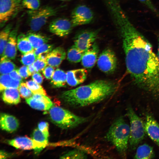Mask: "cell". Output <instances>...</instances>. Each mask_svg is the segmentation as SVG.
<instances>
[{
	"instance_id": "obj_28",
	"label": "cell",
	"mask_w": 159,
	"mask_h": 159,
	"mask_svg": "<svg viewBox=\"0 0 159 159\" xmlns=\"http://www.w3.org/2000/svg\"><path fill=\"white\" fill-rule=\"evenodd\" d=\"M84 53L73 45L67 51V59L71 62H79L81 61Z\"/></svg>"
},
{
	"instance_id": "obj_8",
	"label": "cell",
	"mask_w": 159,
	"mask_h": 159,
	"mask_svg": "<svg viewBox=\"0 0 159 159\" xmlns=\"http://www.w3.org/2000/svg\"><path fill=\"white\" fill-rule=\"evenodd\" d=\"M97 63L98 68L103 72L107 74L113 73L117 65L115 52L110 48L105 49L98 57Z\"/></svg>"
},
{
	"instance_id": "obj_46",
	"label": "cell",
	"mask_w": 159,
	"mask_h": 159,
	"mask_svg": "<svg viewBox=\"0 0 159 159\" xmlns=\"http://www.w3.org/2000/svg\"><path fill=\"white\" fill-rule=\"evenodd\" d=\"M59 0L60 1H70V0Z\"/></svg>"
},
{
	"instance_id": "obj_15",
	"label": "cell",
	"mask_w": 159,
	"mask_h": 159,
	"mask_svg": "<svg viewBox=\"0 0 159 159\" xmlns=\"http://www.w3.org/2000/svg\"><path fill=\"white\" fill-rule=\"evenodd\" d=\"M99 52L98 46L95 42L83 54L81 60L83 67L88 69L92 68L97 61Z\"/></svg>"
},
{
	"instance_id": "obj_24",
	"label": "cell",
	"mask_w": 159,
	"mask_h": 159,
	"mask_svg": "<svg viewBox=\"0 0 159 159\" xmlns=\"http://www.w3.org/2000/svg\"><path fill=\"white\" fill-rule=\"evenodd\" d=\"M17 47L23 54L34 51L32 45L27 35L21 33L17 37Z\"/></svg>"
},
{
	"instance_id": "obj_32",
	"label": "cell",
	"mask_w": 159,
	"mask_h": 159,
	"mask_svg": "<svg viewBox=\"0 0 159 159\" xmlns=\"http://www.w3.org/2000/svg\"><path fill=\"white\" fill-rule=\"evenodd\" d=\"M54 47L53 44L45 43L34 49V53L36 57L41 54H47L53 49Z\"/></svg>"
},
{
	"instance_id": "obj_42",
	"label": "cell",
	"mask_w": 159,
	"mask_h": 159,
	"mask_svg": "<svg viewBox=\"0 0 159 159\" xmlns=\"http://www.w3.org/2000/svg\"><path fill=\"white\" fill-rule=\"evenodd\" d=\"M9 74L13 79L21 82H22L23 78L19 74L17 69H15L12 71Z\"/></svg>"
},
{
	"instance_id": "obj_5",
	"label": "cell",
	"mask_w": 159,
	"mask_h": 159,
	"mask_svg": "<svg viewBox=\"0 0 159 159\" xmlns=\"http://www.w3.org/2000/svg\"><path fill=\"white\" fill-rule=\"evenodd\" d=\"M61 7L46 6L27 11L29 26L32 32L39 30L51 17L56 15Z\"/></svg>"
},
{
	"instance_id": "obj_40",
	"label": "cell",
	"mask_w": 159,
	"mask_h": 159,
	"mask_svg": "<svg viewBox=\"0 0 159 159\" xmlns=\"http://www.w3.org/2000/svg\"><path fill=\"white\" fill-rule=\"evenodd\" d=\"M17 70L23 79H26L29 76L28 72L27 66L26 65L21 67Z\"/></svg>"
},
{
	"instance_id": "obj_35",
	"label": "cell",
	"mask_w": 159,
	"mask_h": 159,
	"mask_svg": "<svg viewBox=\"0 0 159 159\" xmlns=\"http://www.w3.org/2000/svg\"><path fill=\"white\" fill-rule=\"evenodd\" d=\"M18 89L21 97L26 99L32 97L34 94L24 83L21 82Z\"/></svg>"
},
{
	"instance_id": "obj_17",
	"label": "cell",
	"mask_w": 159,
	"mask_h": 159,
	"mask_svg": "<svg viewBox=\"0 0 159 159\" xmlns=\"http://www.w3.org/2000/svg\"><path fill=\"white\" fill-rule=\"evenodd\" d=\"M66 56V53L64 49L61 47H58L47 54L46 60L49 65L57 67L65 59Z\"/></svg>"
},
{
	"instance_id": "obj_20",
	"label": "cell",
	"mask_w": 159,
	"mask_h": 159,
	"mask_svg": "<svg viewBox=\"0 0 159 159\" xmlns=\"http://www.w3.org/2000/svg\"><path fill=\"white\" fill-rule=\"evenodd\" d=\"M7 143L17 149L29 150L33 149L32 139L26 136L20 137L7 140Z\"/></svg>"
},
{
	"instance_id": "obj_2",
	"label": "cell",
	"mask_w": 159,
	"mask_h": 159,
	"mask_svg": "<svg viewBox=\"0 0 159 159\" xmlns=\"http://www.w3.org/2000/svg\"><path fill=\"white\" fill-rule=\"evenodd\" d=\"M115 82L97 80L87 85L63 92L59 96L64 103L78 108L87 106L104 100L112 95L118 88Z\"/></svg>"
},
{
	"instance_id": "obj_1",
	"label": "cell",
	"mask_w": 159,
	"mask_h": 159,
	"mask_svg": "<svg viewBox=\"0 0 159 159\" xmlns=\"http://www.w3.org/2000/svg\"><path fill=\"white\" fill-rule=\"evenodd\" d=\"M121 38L127 72L139 87L159 96V60L152 45L137 30Z\"/></svg>"
},
{
	"instance_id": "obj_30",
	"label": "cell",
	"mask_w": 159,
	"mask_h": 159,
	"mask_svg": "<svg viewBox=\"0 0 159 159\" xmlns=\"http://www.w3.org/2000/svg\"><path fill=\"white\" fill-rule=\"evenodd\" d=\"M62 159H85L87 158L85 152L79 149H74L67 152L62 155Z\"/></svg>"
},
{
	"instance_id": "obj_45",
	"label": "cell",
	"mask_w": 159,
	"mask_h": 159,
	"mask_svg": "<svg viewBox=\"0 0 159 159\" xmlns=\"http://www.w3.org/2000/svg\"><path fill=\"white\" fill-rule=\"evenodd\" d=\"M158 50L157 52V56L158 58V59L159 60V34L158 36Z\"/></svg>"
},
{
	"instance_id": "obj_31",
	"label": "cell",
	"mask_w": 159,
	"mask_h": 159,
	"mask_svg": "<svg viewBox=\"0 0 159 159\" xmlns=\"http://www.w3.org/2000/svg\"><path fill=\"white\" fill-rule=\"evenodd\" d=\"M28 88L32 92L33 94H42L44 95H47L46 92L44 88L33 80L27 81L26 83Z\"/></svg>"
},
{
	"instance_id": "obj_7",
	"label": "cell",
	"mask_w": 159,
	"mask_h": 159,
	"mask_svg": "<svg viewBox=\"0 0 159 159\" xmlns=\"http://www.w3.org/2000/svg\"><path fill=\"white\" fill-rule=\"evenodd\" d=\"M22 0H0V25L3 27L22 6Z\"/></svg>"
},
{
	"instance_id": "obj_38",
	"label": "cell",
	"mask_w": 159,
	"mask_h": 159,
	"mask_svg": "<svg viewBox=\"0 0 159 159\" xmlns=\"http://www.w3.org/2000/svg\"><path fill=\"white\" fill-rule=\"evenodd\" d=\"M55 70L54 67L49 65L46 67L42 71L45 77L47 79H52Z\"/></svg>"
},
{
	"instance_id": "obj_39",
	"label": "cell",
	"mask_w": 159,
	"mask_h": 159,
	"mask_svg": "<svg viewBox=\"0 0 159 159\" xmlns=\"http://www.w3.org/2000/svg\"><path fill=\"white\" fill-rule=\"evenodd\" d=\"M48 123L46 122H40L38 125V128L46 136H49Z\"/></svg>"
},
{
	"instance_id": "obj_18",
	"label": "cell",
	"mask_w": 159,
	"mask_h": 159,
	"mask_svg": "<svg viewBox=\"0 0 159 159\" xmlns=\"http://www.w3.org/2000/svg\"><path fill=\"white\" fill-rule=\"evenodd\" d=\"M0 124L2 130L11 132L18 129L19 124L18 120L14 116L2 113L0 115Z\"/></svg>"
},
{
	"instance_id": "obj_26",
	"label": "cell",
	"mask_w": 159,
	"mask_h": 159,
	"mask_svg": "<svg viewBox=\"0 0 159 159\" xmlns=\"http://www.w3.org/2000/svg\"><path fill=\"white\" fill-rule=\"evenodd\" d=\"M21 82L12 78L8 74H1L0 77V91L2 92L8 88H18Z\"/></svg>"
},
{
	"instance_id": "obj_34",
	"label": "cell",
	"mask_w": 159,
	"mask_h": 159,
	"mask_svg": "<svg viewBox=\"0 0 159 159\" xmlns=\"http://www.w3.org/2000/svg\"><path fill=\"white\" fill-rule=\"evenodd\" d=\"M22 6L30 10H36L40 7V0H22Z\"/></svg>"
},
{
	"instance_id": "obj_36",
	"label": "cell",
	"mask_w": 159,
	"mask_h": 159,
	"mask_svg": "<svg viewBox=\"0 0 159 159\" xmlns=\"http://www.w3.org/2000/svg\"><path fill=\"white\" fill-rule=\"evenodd\" d=\"M33 64L36 69V72H39L42 71L48 64L46 61L37 58Z\"/></svg>"
},
{
	"instance_id": "obj_9",
	"label": "cell",
	"mask_w": 159,
	"mask_h": 159,
	"mask_svg": "<svg viewBox=\"0 0 159 159\" xmlns=\"http://www.w3.org/2000/svg\"><path fill=\"white\" fill-rule=\"evenodd\" d=\"M100 29L82 30L77 34L74 38V45L84 52L93 45L100 32Z\"/></svg>"
},
{
	"instance_id": "obj_13",
	"label": "cell",
	"mask_w": 159,
	"mask_h": 159,
	"mask_svg": "<svg viewBox=\"0 0 159 159\" xmlns=\"http://www.w3.org/2000/svg\"><path fill=\"white\" fill-rule=\"evenodd\" d=\"M26 101L31 107L40 110H48L53 106L50 99L42 94H34L32 97L26 99Z\"/></svg>"
},
{
	"instance_id": "obj_25",
	"label": "cell",
	"mask_w": 159,
	"mask_h": 159,
	"mask_svg": "<svg viewBox=\"0 0 159 159\" xmlns=\"http://www.w3.org/2000/svg\"><path fill=\"white\" fill-rule=\"evenodd\" d=\"M154 156V152L153 148L150 145L145 143L138 147L134 158L149 159L153 158Z\"/></svg>"
},
{
	"instance_id": "obj_27",
	"label": "cell",
	"mask_w": 159,
	"mask_h": 159,
	"mask_svg": "<svg viewBox=\"0 0 159 159\" xmlns=\"http://www.w3.org/2000/svg\"><path fill=\"white\" fill-rule=\"evenodd\" d=\"M13 25L9 23L4 27L0 33V54L3 55L6 47L10 33L13 29Z\"/></svg>"
},
{
	"instance_id": "obj_10",
	"label": "cell",
	"mask_w": 159,
	"mask_h": 159,
	"mask_svg": "<svg viewBox=\"0 0 159 159\" xmlns=\"http://www.w3.org/2000/svg\"><path fill=\"white\" fill-rule=\"evenodd\" d=\"M71 21L73 27L88 24L93 20L92 11L87 6L80 5L76 6L72 12Z\"/></svg>"
},
{
	"instance_id": "obj_19",
	"label": "cell",
	"mask_w": 159,
	"mask_h": 159,
	"mask_svg": "<svg viewBox=\"0 0 159 159\" xmlns=\"http://www.w3.org/2000/svg\"><path fill=\"white\" fill-rule=\"evenodd\" d=\"M48 137L38 128L35 129L32 135L33 149L36 154L39 153L48 144Z\"/></svg>"
},
{
	"instance_id": "obj_14",
	"label": "cell",
	"mask_w": 159,
	"mask_h": 159,
	"mask_svg": "<svg viewBox=\"0 0 159 159\" xmlns=\"http://www.w3.org/2000/svg\"><path fill=\"white\" fill-rule=\"evenodd\" d=\"M145 126L146 133L159 146V124L150 114L146 115Z\"/></svg>"
},
{
	"instance_id": "obj_16",
	"label": "cell",
	"mask_w": 159,
	"mask_h": 159,
	"mask_svg": "<svg viewBox=\"0 0 159 159\" xmlns=\"http://www.w3.org/2000/svg\"><path fill=\"white\" fill-rule=\"evenodd\" d=\"M67 84L72 87L83 83L86 79L87 71L84 69H79L68 71L66 73Z\"/></svg>"
},
{
	"instance_id": "obj_4",
	"label": "cell",
	"mask_w": 159,
	"mask_h": 159,
	"mask_svg": "<svg viewBox=\"0 0 159 159\" xmlns=\"http://www.w3.org/2000/svg\"><path fill=\"white\" fill-rule=\"evenodd\" d=\"M51 121L59 127L70 129L85 123L89 118L77 115L71 111L58 106H52L49 110Z\"/></svg>"
},
{
	"instance_id": "obj_33",
	"label": "cell",
	"mask_w": 159,
	"mask_h": 159,
	"mask_svg": "<svg viewBox=\"0 0 159 159\" xmlns=\"http://www.w3.org/2000/svg\"><path fill=\"white\" fill-rule=\"evenodd\" d=\"M37 59L34 51L30 52L21 56L20 62L24 65L28 66L32 64Z\"/></svg>"
},
{
	"instance_id": "obj_6",
	"label": "cell",
	"mask_w": 159,
	"mask_h": 159,
	"mask_svg": "<svg viewBox=\"0 0 159 159\" xmlns=\"http://www.w3.org/2000/svg\"><path fill=\"white\" fill-rule=\"evenodd\" d=\"M127 115L130 122V146L132 150H135L145 137V123L130 106L127 107Z\"/></svg>"
},
{
	"instance_id": "obj_3",
	"label": "cell",
	"mask_w": 159,
	"mask_h": 159,
	"mask_svg": "<svg viewBox=\"0 0 159 159\" xmlns=\"http://www.w3.org/2000/svg\"><path fill=\"white\" fill-rule=\"evenodd\" d=\"M130 135V127L122 117L115 120L107 132L106 138L115 147L120 155L126 156Z\"/></svg>"
},
{
	"instance_id": "obj_29",
	"label": "cell",
	"mask_w": 159,
	"mask_h": 159,
	"mask_svg": "<svg viewBox=\"0 0 159 159\" xmlns=\"http://www.w3.org/2000/svg\"><path fill=\"white\" fill-rule=\"evenodd\" d=\"M16 68L15 65L10 59L1 58L0 67L1 74H9Z\"/></svg>"
},
{
	"instance_id": "obj_44",
	"label": "cell",
	"mask_w": 159,
	"mask_h": 159,
	"mask_svg": "<svg viewBox=\"0 0 159 159\" xmlns=\"http://www.w3.org/2000/svg\"><path fill=\"white\" fill-rule=\"evenodd\" d=\"M10 156V154L3 150L0 151V158H7Z\"/></svg>"
},
{
	"instance_id": "obj_11",
	"label": "cell",
	"mask_w": 159,
	"mask_h": 159,
	"mask_svg": "<svg viewBox=\"0 0 159 159\" xmlns=\"http://www.w3.org/2000/svg\"><path fill=\"white\" fill-rule=\"evenodd\" d=\"M73 27L71 20L66 18L61 17L52 21L49 26V29L52 33L63 37L69 34Z\"/></svg>"
},
{
	"instance_id": "obj_22",
	"label": "cell",
	"mask_w": 159,
	"mask_h": 159,
	"mask_svg": "<svg viewBox=\"0 0 159 159\" xmlns=\"http://www.w3.org/2000/svg\"><path fill=\"white\" fill-rule=\"evenodd\" d=\"M50 83L55 88L65 87L67 83L66 73L62 69H57L54 71Z\"/></svg>"
},
{
	"instance_id": "obj_23",
	"label": "cell",
	"mask_w": 159,
	"mask_h": 159,
	"mask_svg": "<svg viewBox=\"0 0 159 159\" xmlns=\"http://www.w3.org/2000/svg\"><path fill=\"white\" fill-rule=\"evenodd\" d=\"M26 35L34 50L41 45L47 43L50 39L49 37L36 32L31 31Z\"/></svg>"
},
{
	"instance_id": "obj_37",
	"label": "cell",
	"mask_w": 159,
	"mask_h": 159,
	"mask_svg": "<svg viewBox=\"0 0 159 159\" xmlns=\"http://www.w3.org/2000/svg\"><path fill=\"white\" fill-rule=\"evenodd\" d=\"M149 9L153 13L159 17V12L150 0H138Z\"/></svg>"
},
{
	"instance_id": "obj_12",
	"label": "cell",
	"mask_w": 159,
	"mask_h": 159,
	"mask_svg": "<svg viewBox=\"0 0 159 159\" xmlns=\"http://www.w3.org/2000/svg\"><path fill=\"white\" fill-rule=\"evenodd\" d=\"M19 24H17L11 30L5 48L1 58L14 59L16 57L17 43V39Z\"/></svg>"
},
{
	"instance_id": "obj_21",
	"label": "cell",
	"mask_w": 159,
	"mask_h": 159,
	"mask_svg": "<svg viewBox=\"0 0 159 159\" xmlns=\"http://www.w3.org/2000/svg\"><path fill=\"white\" fill-rule=\"evenodd\" d=\"M3 101L9 104L16 105L21 101L20 95L17 88H8L2 91Z\"/></svg>"
},
{
	"instance_id": "obj_41",
	"label": "cell",
	"mask_w": 159,
	"mask_h": 159,
	"mask_svg": "<svg viewBox=\"0 0 159 159\" xmlns=\"http://www.w3.org/2000/svg\"><path fill=\"white\" fill-rule=\"evenodd\" d=\"M32 78L33 81L39 84L42 83L44 79L43 76L38 72L34 73L32 75Z\"/></svg>"
},
{
	"instance_id": "obj_43",
	"label": "cell",
	"mask_w": 159,
	"mask_h": 159,
	"mask_svg": "<svg viewBox=\"0 0 159 159\" xmlns=\"http://www.w3.org/2000/svg\"><path fill=\"white\" fill-rule=\"evenodd\" d=\"M27 68L29 76L32 75L36 72V69L33 64L28 66Z\"/></svg>"
}]
</instances>
